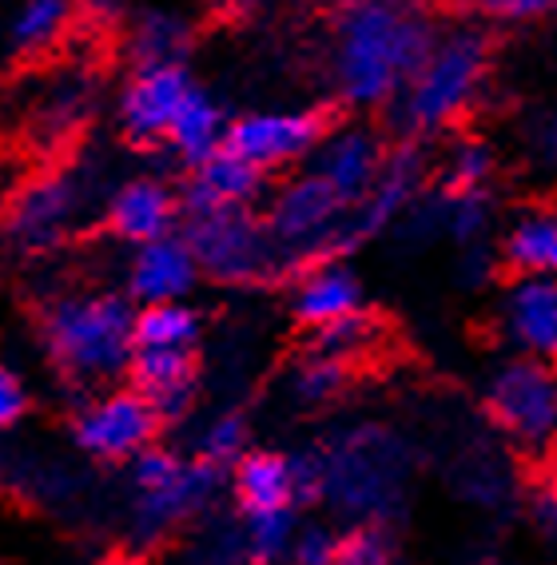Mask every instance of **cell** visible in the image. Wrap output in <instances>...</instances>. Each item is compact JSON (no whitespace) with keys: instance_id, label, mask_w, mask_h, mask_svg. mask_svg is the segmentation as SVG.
Wrapping results in <instances>:
<instances>
[{"instance_id":"obj_1","label":"cell","mask_w":557,"mask_h":565,"mask_svg":"<svg viewBox=\"0 0 557 565\" xmlns=\"http://www.w3.org/2000/svg\"><path fill=\"white\" fill-rule=\"evenodd\" d=\"M334 81L346 104L395 100L438 41L430 0H339L334 4Z\"/></svg>"},{"instance_id":"obj_2","label":"cell","mask_w":557,"mask_h":565,"mask_svg":"<svg viewBox=\"0 0 557 565\" xmlns=\"http://www.w3.org/2000/svg\"><path fill=\"white\" fill-rule=\"evenodd\" d=\"M136 303L116 291L64 295L44 311V347L49 359L72 383H111L128 374L136 351L132 339Z\"/></svg>"},{"instance_id":"obj_3","label":"cell","mask_w":557,"mask_h":565,"mask_svg":"<svg viewBox=\"0 0 557 565\" xmlns=\"http://www.w3.org/2000/svg\"><path fill=\"white\" fill-rule=\"evenodd\" d=\"M490 44L478 29L442 32L403 84V120L415 131H438L474 104L486 81Z\"/></svg>"},{"instance_id":"obj_4","label":"cell","mask_w":557,"mask_h":565,"mask_svg":"<svg viewBox=\"0 0 557 565\" xmlns=\"http://www.w3.org/2000/svg\"><path fill=\"white\" fill-rule=\"evenodd\" d=\"M183 239L192 247L200 275L219 282H259L279 275L283 252L275 247L264 220L251 207H215V212L188 215Z\"/></svg>"},{"instance_id":"obj_5","label":"cell","mask_w":557,"mask_h":565,"mask_svg":"<svg viewBox=\"0 0 557 565\" xmlns=\"http://www.w3.org/2000/svg\"><path fill=\"white\" fill-rule=\"evenodd\" d=\"M346 207L351 203L334 192L323 175L299 172L267 203V232L283 259H307V255H334L339 252V232H343Z\"/></svg>"},{"instance_id":"obj_6","label":"cell","mask_w":557,"mask_h":565,"mask_svg":"<svg viewBox=\"0 0 557 565\" xmlns=\"http://www.w3.org/2000/svg\"><path fill=\"white\" fill-rule=\"evenodd\" d=\"M486 411L514 443L542 450L557 438V371L546 359L517 354L486 383Z\"/></svg>"},{"instance_id":"obj_7","label":"cell","mask_w":557,"mask_h":565,"mask_svg":"<svg viewBox=\"0 0 557 565\" xmlns=\"http://www.w3.org/2000/svg\"><path fill=\"white\" fill-rule=\"evenodd\" d=\"M160 426L156 406L136 386H120V391L92 398L72 418V443L100 462H132L143 446L156 443Z\"/></svg>"},{"instance_id":"obj_8","label":"cell","mask_w":557,"mask_h":565,"mask_svg":"<svg viewBox=\"0 0 557 565\" xmlns=\"http://www.w3.org/2000/svg\"><path fill=\"white\" fill-rule=\"evenodd\" d=\"M323 116L303 108H279V111H247L239 120H227L223 148L244 156L255 168H287V163L303 160L323 140Z\"/></svg>"},{"instance_id":"obj_9","label":"cell","mask_w":557,"mask_h":565,"mask_svg":"<svg viewBox=\"0 0 557 565\" xmlns=\"http://www.w3.org/2000/svg\"><path fill=\"white\" fill-rule=\"evenodd\" d=\"M81 212V188L76 180L64 172L36 175L12 195L9 203V239L24 252H49L64 239V232L72 227Z\"/></svg>"},{"instance_id":"obj_10","label":"cell","mask_w":557,"mask_h":565,"mask_svg":"<svg viewBox=\"0 0 557 565\" xmlns=\"http://www.w3.org/2000/svg\"><path fill=\"white\" fill-rule=\"evenodd\" d=\"M418 183H422V156L415 148L386 156L383 172L371 183V192L358 203L346 207L343 232H339V252H351L358 243H366L371 235L386 232L390 223H398L406 215V207L415 203Z\"/></svg>"},{"instance_id":"obj_11","label":"cell","mask_w":557,"mask_h":565,"mask_svg":"<svg viewBox=\"0 0 557 565\" xmlns=\"http://www.w3.org/2000/svg\"><path fill=\"white\" fill-rule=\"evenodd\" d=\"M192 76L183 64H148L136 68L132 81L124 84L116 116H120V131L132 143H156L168 136V124L180 111L183 96L192 92Z\"/></svg>"},{"instance_id":"obj_12","label":"cell","mask_w":557,"mask_h":565,"mask_svg":"<svg viewBox=\"0 0 557 565\" xmlns=\"http://www.w3.org/2000/svg\"><path fill=\"white\" fill-rule=\"evenodd\" d=\"M215 490H219V466L203 462V458H183V466L168 482L152 486V490H136V530L148 542L172 534L175 525L200 518L212 505Z\"/></svg>"},{"instance_id":"obj_13","label":"cell","mask_w":557,"mask_h":565,"mask_svg":"<svg viewBox=\"0 0 557 565\" xmlns=\"http://www.w3.org/2000/svg\"><path fill=\"white\" fill-rule=\"evenodd\" d=\"M502 331L517 354L557 363V275H517L510 282Z\"/></svg>"},{"instance_id":"obj_14","label":"cell","mask_w":557,"mask_h":565,"mask_svg":"<svg viewBox=\"0 0 557 565\" xmlns=\"http://www.w3.org/2000/svg\"><path fill=\"white\" fill-rule=\"evenodd\" d=\"M200 282V263L183 235H160L152 243H140L128 263V299L136 307L172 303L188 299Z\"/></svg>"},{"instance_id":"obj_15","label":"cell","mask_w":557,"mask_h":565,"mask_svg":"<svg viewBox=\"0 0 557 565\" xmlns=\"http://www.w3.org/2000/svg\"><path fill=\"white\" fill-rule=\"evenodd\" d=\"M128 379L136 391L156 406L160 423H180L195 406L200 374H195L192 351H172V347H136L128 359Z\"/></svg>"},{"instance_id":"obj_16","label":"cell","mask_w":557,"mask_h":565,"mask_svg":"<svg viewBox=\"0 0 557 565\" xmlns=\"http://www.w3.org/2000/svg\"><path fill=\"white\" fill-rule=\"evenodd\" d=\"M183 207H180V195L168 188L163 180H152V175H136V180L120 183L108 200V232L116 239L132 243H152L160 235H172L175 223H180Z\"/></svg>"},{"instance_id":"obj_17","label":"cell","mask_w":557,"mask_h":565,"mask_svg":"<svg viewBox=\"0 0 557 565\" xmlns=\"http://www.w3.org/2000/svg\"><path fill=\"white\" fill-rule=\"evenodd\" d=\"M264 168H255L219 143L212 156L192 163V180L180 195L183 215L215 212V207H251L264 195Z\"/></svg>"},{"instance_id":"obj_18","label":"cell","mask_w":557,"mask_h":565,"mask_svg":"<svg viewBox=\"0 0 557 565\" xmlns=\"http://www.w3.org/2000/svg\"><path fill=\"white\" fill-rule=\"evenodd\" d=\"M383 163H386L383 140L371 128H363V124L331 131L314 148V172L323 175L346 203H358L371 192V183L378 180Z\"/></svg>"},{"instance_id":"obj_19","label":"cell","mask_w":557,"mask_h":565,"mask_svg":"<svg viewBox=\"0 0 557 565\" xmlns=\"http://www.w3.org/2000/svg\"><path fill=\"white\" fill-rule=\"evenodd\" d=\"M294 319L303 327H326L334 319L363 311V282L355 279L351 267L334 259L314 263L311 271H303L299 287H294Z\"/></svg>"},{"instance_id":"obj_20","label":"cell","mask_w":557,"mask_h":565,"mask_svg":"<svg viewBox=\"0 0 557 565\" xmlns=\"http://www.w3.org/2000/svg\"><path fill=\"white\" fill-rule=\"evenodd\" d=\"M232 494H235V505H239L244 514L299 505V490H294V458L275 455V450H247V455L232 466Z\"/></svg>"},{"instance_id":"obj_21","label":"cell","mask_w":557,"mask_h":565,"mask_svg":"<svg viewBox=\"0 0 557 565\" xmlns=\"http://www.w3.org/2000/svg\"><path fill=\"white\" fill-rule=\"evenodd\" d=\"M192 52V24L180 12L148 9L128 21V56L136 68L148 64H183Z\"/></svg>"},{"instance_id":"obj_22","label":"cell","mask_w":557,"mask_h":565,"mask_svg":"<svg viewBox=\"0 0 557 565\" xmlns=\"http://www.w3.org/2000/svg\"><path fill=\"white\" fill-rule=\"evenodd\" d=\"M223 136H227V116H223V108L203 88H192L183 96L172 124H168V136H163V140L172 143V152L192 168V163H200L203 156H212L215 148H219Z\"/></svg>"},{"instance_id":"obj_23","label":"cell","mask_w":557,"mask_h":565,"mask_svg":"<svg viewBox=\"0 0 557 565\" xmlns=\"http://www.w3.org/2000/svg\"><path fill=\"white\" fill-rule=\"evenodd\" d=\"M502 263L517 275H557V215L554 212H522L506 227Z\"/></svg>"},{"instance_id":"obj_24","label":"cell","mask_w":557,"mask_h":565,"mask_svg":"<svg viewBox=\"0 0 557 565\" xmlns=\"http://www.w3.org/2000/svg\"><path fill=\"white\" fill-rule=\"evenodd\" d=\"M203 334V319L188 299L172 303H148L136 307L132 339L136 347H172V351H195Z\"/></svg>"},{"instance_id":"obj_25","label":"cell","mask_w":557,"mask_h":565,"mask_svg":"<svg viewBox=\"0 0 557 565\" xmlns=\"http://www.w3.org/2000/svg\"><path fill=\"white\" fill-rule=\"evenodd\" d=\"M72 17H76L72 0H21V9L9 24L12 49L21 56H41L68 32Z\"/></svg>"},{"instance_id":"obj_26","label":"cell","mask_w":557,"mask_h":565,"mask_svg":"<svg viewBox=\"0 0 557 565\" xmlns=\"http://www.w3.org/2000/svg\"><path fill=\"white\" fill-rule=\"evenodd\" d=\"M294 530H299L294 505L244 514V530H239V537H244V562L247 565H287L291 562Z\"/></svg>"},{"instance_id":"obj_27","label":"cell","mask_w":557,"mask_h":565,"mask_svg":"<svg viewBox=\"0 0 557 565\" xmlns=\"http://www.w3.org/2000/svg\"><path fill=\"white\" fill-rule=\"evenodd\" d=\"M88 111H92V81L68 76V81L52 84L44 92V100L36 104V128L49 140H64V136H72V131L88 120Z\"/></svg>"},{"instance_id":"obj_28","label":"cell","mask_w":557,"mask_h":565,"mask_svg":"<svg viewBox=\"0 0 557 565\" xmlns=\"http://www.w3.org/2000/svg\"><path fill=\"white\" fill-rule=\"evenodd\" d=\"M346 379H351V366H346V359H339V354H326V351H311L307 359H299V363H294L291 394H294V403L323 406V403H331V398H339V394H343Z\"/></svg>"},{"instance_id":"obj_29","label":"cell","mask_w":557,"mask_h":565,"mask_svg":"<svg viewBox=\"0 0 557 565\" xmlns=\"http://www.w3.org/2000/svg\"><path fill=\"white\" fill-rule=\"evenodd\" d=\"M494 152L490 143H482L478 136H462L450 143V152L442 160V183L446 192H478L494 180Z\"/></svg>"},{"instance_id":"obj_30","label":"cell","mask_w":557,"mask_h":565,"mask_svg":"<svg viewBox=\"0 0 557 565\" xmlns=\"http://www.w3.org/2000/svg\"><path fill=\"white\" fill-rule=\"evenodd\" d=\"M438 227L458 243H478L490 227V195L486 188L478 192H442L438 200Z\"/></svg>"},{"instance_id":"obj_31","label":"cell","mask_w":557,"mask_h":565,"mask_svg":"<svg viewBox=\"0 0 557 565\" xmlns=\"http://www.w3.org/2000/svg\"><path fill=\"white\" fill-rule=\"evenodd\" d=\"M247 438H251V430H247V418L239 411H223L215 414L212 423L203 426L200 435V458L212 466H235L239 458L247 455Z\"/></svg>"},{"instance_id":"obj_32","label":"cell","mask_w":557,"mask_h":565,"mask_svg":"<svg viewBox=\"0 0 557 565\" xmlns=\"http://www.w3.org/2000/svg\"><path fill=\"white\" fill-rule=\"evenodd\" d=\"M334 565H395V537L383 522H363L339 537Z\"/></svg>"},{"instance_id":"obj_33","label":"cell","mask_w":557,"mask_h":565,"mask_svg":"<svg viewBox=\"0 0 557 565\" xmlns=\"http://www.w3.org/2000/svg\"><path fill=\"white\" fill-rule=\"evenodd\" d=\"M375 339V323L366 319V311L346 315V319H334L326 327H314V351H326V354H339V359H355L371 347Z\"/></svg>"},{"instance_id":"obj_34","label":"cell","mask_w":557,"mask_h":565,"mask_svg":"<svg viewBox=\"0 0 557 565\" xmlns=\"http://www.w3.org/2000/svg\"><path fill=\"white\" fill-rule=\"evenodd\" d=\"M339 557V534L326 522H299L287 565H334Z\"/></svg>"},{"instance_id":"obj_35","label":"cell","mask_w":557,"mask_h":565,"mask_svg":"<svg viewBox=\"0 0 557 565\" xmlns=\"http://www.w3.org/2000/svg\"><path fill=\"white\" fill-rule=\"evenodd\" d=\"M462 9L490 17V21H542L549 12H557V0H458Z\"/></svg>"},{"instance_id":"obj_36","label":"cell","mask_w":557,"mask_h":565,"mask_svg":"<svg viewBox=\"0 0 557 565\" xmlns=\"http://www.w3.org/2000/svg\"><path fill=\"white\" fill-rule=\"evenodd\" d=\"M29 414V386L12 366H0V430H12Z\"/></svg>"},{"instance_id":"obj_37","label":"cell","mask_w":557,"mask_h":565,"mask_svg":"<svg viewBox=\"0 0 557 565\" xmlns=\"http://www.w3.org/2000/svg\"><path fill=\"white\" fill-rule=\"evenodd\" d=\"M72 9L92 29H120L132 21V0H72Z\"/></svg>"},{"instance_id":"obj_38","label":"cell","mask_w":557,"mask_h":565,"mask_svg":"<svg viewBox=\"0 0 557 565\" xmlns=\"http://www.w3.org/2000/svg\"><path fill=\"white\" fill-rule=\"evenodd\" d=\"M534 522L546 537H557V486H546L534 494Z\"/></svg>"},{"instance_id":"obj_39","label":"cell","mask_w":557,"mask_h":565,"mask_svg":"<svg viewBox=\"0 0 557 565\" xmlns=\"http://www.w3.org/2000/svg\"><path fill=\"white\" fill-rule=\"evenodd\" d=\"M219 9H227V12H247L255 4V0H215Z\"/></svg>"},{"instance_id":"obj_40","label":"cell","mask_w":557,"mask_h":565,"mask_svg":"<svg viewBox=\"0 0 557 565\" xmlns=\"http://www.w3.org/2000/svg\"><path fill=\"white\" fill-rule=\"evenodd\" d=\"M100 565H136L132 557H108V562H100Z\"/></svg>"},{"instance_id":"obj_41","label":"cell","mask_w":557,"mask_h":565,"mask_svg":"<svg viewBox=\"0 0 557 565\" xmlns=\"http://www.w3.org/2000/svg\"><path fill=\"white\" fill-rule=\"evenodd\" d=\"M549 152H554V156H557V128H554V131H549Z\"/></svg>"}]
</instances>
